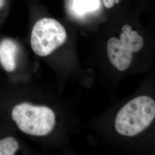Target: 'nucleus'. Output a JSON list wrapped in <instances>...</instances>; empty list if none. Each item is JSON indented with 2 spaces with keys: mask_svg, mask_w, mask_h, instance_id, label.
<instances>
[{
  "mask_svg": "<svg viewBox=\"0 0 155 155\" xmlns=\"http://www.w3.org/2000/svg\"><path fill=\"white\" fill-rule=\"evenodd\" d=\"M102 1L104 6L106 8H108V9L111 8L116 3H118V0H102Z\"/></svg>",
  "mask_w": 155,
  "mask_h": 155,
  "instance_id": "8",
  "label": "nucleus"
},
{
  "mask_svg": "<svg viewBox=\"0 0 155 155\" xmlns=\"http://www.w3.org/2000/svg\"><path fill=\"white\" fill-rule=\"evenodd\" d=\"M18 148V143L14 137H8L0 140V155H15Z\"/></svg>",
  "mask_w": 155,
  "mask_h": 155,
  "instance_id": "7",
  "label": "nucleus"
},
{
  "mask_svg": "<svg viewBox=\"0 0 155 155\" xmlns=\"http://www.w3.org/2000/svg\"><path fill=\"white\" fill-rule=\"evenodd\" d=\"M12 118L21 132L35 136L48 134L55 125V114L51 108L26 102L13 108Z\"/></svg>",
  "mask_w": 155,
  "mask_h": 155,
  "instance_id": "3",
  "label": "nucleus"
},
{
  "mask_svg": "<svg viewBox=\"0 0 155 155\" xmlns=\"http://www.w3.org/2000/svg\"><path fill=\"white\" fill-rule=\"evenodd\" d=\"M144 45V38L129 24L123 25L118 37H111L108 40V61L122 80L129 75L146 71L138 63L137 58Z\"/></svg>",
  "mask_w": 155,
  "mask_h": 155,
  "instance_id": "2",
  "label": "nucleus"
},
{
  "mask_svg": "<svg viewBox=\"0 0 155 155\" xmlns=\"http://www.w3.org/2000/svg\"><path fill=\"white\" fill-rule=\"evenodd\" d=\"M113 127L125 142L137 141L155 128V97L140 93L124 102L117 111Z\"/></svg>",
  "mask_w": 155,
  "mask_h": 155,
  "instance_id": "1",
  "label": "nucleus"
},
{
  "mask_svg": "<svg viewBox=\"0 0 155 155\" xmlns=\"http://www.w3.org/2000/svg\"><path fill=\"white\" fill-rule=\"evenodd\" d=\"M18 47L11 39H5L0 42V63L8 72H12L16 68Z\"/></svg>",
  "mask_w": 155,
  "mask_h": 155,
  "instance_id": "5",
  "label": "nucleus"
},
{
  "mask_svg": "<svg viewBox=\"0 0 155 155\" xmlns=\"http://www.w3.org/2000/svg\"><path fill=\"white\" fill-rule=\"evenodd\" d=\"M100 0H70L69 9L73 15L81 16L97 10Z\"/></svg>",
  "mask_w": 155,
  "mask_h": 155,
  "instance_id": "6",
  "label": "nucleus"
},
{
  "mask_svg": "<svg viewBox=\"0 0 155 155\" xmlns=\"http://www.w3.org/2000/svg\"><path fill=\"white\" fill-rule=\"evenodd\" d=\"M67 36L65 28L58 21L43 18L36 22L32 30V49L39 56L49 55L65 42Z\"/></svg>",
  "mask_w": 155,
  "mask_h": 155,
  "instance_id": "4",
  "label": "nucleus"
},
{
  "mask_svg": "<svg viewBox=\"0 0 155 155\" xmlns=\"http://www.w3.org/2000/svg\"><path fill=\"white\" fill-rule=\"evenodd\" d=\"M5 0H0V8H1L5 4Z\"/></svg>",
  "mask_w": 155,
  "mask_h": 155,
  "instance_id": "9",
  "label": "nucleus"
}]
</instances>
